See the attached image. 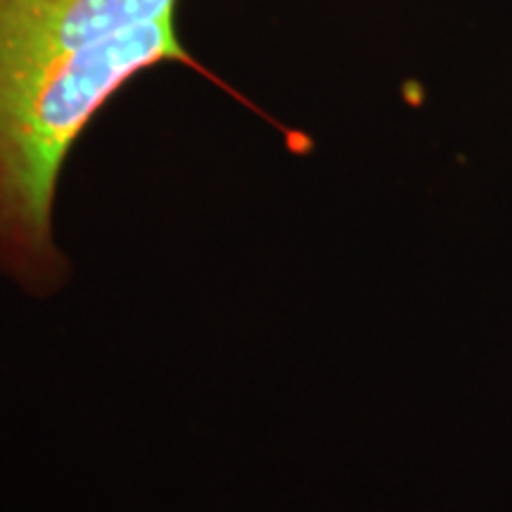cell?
<instances>
[{
    "instance_id": "cell-1",
    "label": "cell",
    "mask_w": 512,
    "mask_h": 512,
    "mask_svg": "<svg viewBox=\"0 0 512 512\" xmlns=\"http://www.w3.org/2000/svg\"><path fill=\"white\" fill-rule=\"evenodd\" d=\"M211 76L174 31V15L76 50L0 53V271L53 290L67 261L53 235L62 166L121 86L159 62Z\"/></svg>"
},
{
    "instance_id": "cell-2",
    "label": "cell",
    "mask_w": 512,
    "mask_h": 512,
    "mask_svg": "<svg viewBox=\"0 0 512 512\" xmlns=\"http://www.w3.org/2000/svg\"><path fill=\"white\" fill-rule=\"evenodd\" d=\"M176 0H0V53L93 46L174 15Z\"/></svg>"
}]
</instances>
